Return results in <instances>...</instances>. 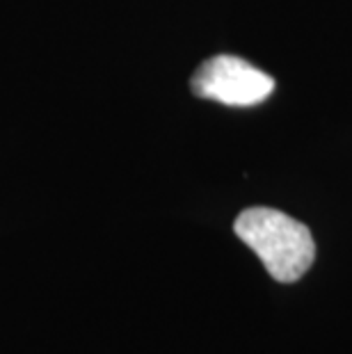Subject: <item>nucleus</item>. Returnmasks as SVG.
I'll use <instances>...</instances> for the list:
<instances>
[{"label": "nucleus", "mask_w": 352, "mask_h": 354, "mask_svg": "<svg viewBox=\"0 0 352 354\" xmlns=\"http://www.w3.org/2000/svg\"><path fill=\"white\" fill-rule=\"evenodd\" d=\"M234 231L279 283L302 279L316 261V243L309 227L277 208L254 206L243 210L236 217Z\"/></svg>", "instance_id": "1"}, {"label": "nucleus", "mask_w": 352, "mask_h": 354, "mask_svg": "<svg viewBox=\"0 0 352 354\" xmlns=\"http://www.w3.org/2000/svg\"><path fill=\"white\" fill-rule=\"evenodd\" d=\"M192 94L234 108L263 103L275 92V78L236 55H215L194 71Z\"/></svg>", "instance_id": "2"}]
</instances>
